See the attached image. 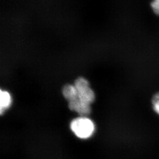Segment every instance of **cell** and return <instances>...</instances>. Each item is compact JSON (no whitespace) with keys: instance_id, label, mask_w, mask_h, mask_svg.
<instances>
[{"instance_id":"obj_1","label":"cell","mask_w":159,"mask_h":159,"mask_svg":"<svg viewBox=\"0 0 159 159\" xmlns=\"http://www.w3.org/2000/svg\"><path fill=\"white\" fill-rule=\"evenodd\" d=\"M70 128L74 134L81 139L90 137L95 130V126L91 120L83 117L73 120Z\"/></svg>"},{"instance_id":"obj_2","label":"cell","mask_w":159,"mask_h":159,"mask_svg":"<svg viewBox=\"0 0 159 159\" xmlns=\"http://www.w3.org/2000/svg\"><path fill=\"white\" fill-rule=\"evenodd\" d=\"M68 107L71 110L75 111L81 116L88 115L91 111L90 104L81 102L79 98L70 102Z\"/></svg>"},{"instance_id":"obj_3","label":"cell","mask_w":159,"mask_h":159,"mask_svg":"<svg viewBox=\"0 0 159 159\" xmlns=\"http://www.w3.org/2000/svg\"><path fill=\"white\" fill-rule=\"evenodd\" d=\"M78 98L81 102L90 104L94 100V93L89 87L77 91Z\"/></svg>"},{"instance_id":"obj_4","label":"cell","mask_w":159,"mask_h":159,"mask_svg":"<svg viewBox=\"0 0 159 159\" xmlns=\"http://www.w3.org/2000/svg\"><path fill=\"white\" fill-rule=\"evenodd\" d=\"M63 94L69 102L78 98L77 91L74 85L70 84L65 85L63 89Z\"/></svg>"},{"instance_id":"obj_5","label":"cell","mask_w":159,"mask_h":159,"mask_svg":"<svg viewBox=\"0 0 159 159\" xmlns=\"http://www.w3.org/2000/svg\"><path fill=\"white\" fill-rule=\"evenodd\" d=\"M1 106H0V113L2 114L3 111L8 108L10 106L11 99L10 94L7 91L1 90Z\"/></svg>"},{"instance_id":"obj_6","label":"cell","mask_w":159,"mask_h":159,"mask_svg":"<svg viewBox=\"0 0 159 159\" xmlns=\"http://www.w3.org/2000/svg\"><path fill=\"white\" fill-rule=\"evenodd\" d=\"M74 87L77 91H78L87 87H89V83L88 81L85 79L83 77H79L75 81Z\"/></svg>"},{"instance_id":"obj_7","label":"cell","mask_w":159,"mask_h":159,"mask_svg":"<svg viewBox=\"0 0 159 159\" xmlns=\"http://www.w3.org/2000/svg\"><path fill=\"white\" fill-rule=\"evenodd\" d=\"M152 104L154 111L159 114V93L154 96L152 98Z\"/></svg>"},{"instance_id":"obj_8","label":"cell","mask_w":159,"mask_h":159,"mask_svg":"<svg viewBox=\"0 0 159 159\" xmlns=\"http://www.w3.org/2000/svg\"><path fill=\"white\" fill-rule=\"evenodd\" d=\"M151 6L154 12L156 14L159 15V0H156L152 2L151 4Z\"/></svg>"}]
</instances>
